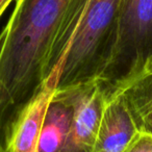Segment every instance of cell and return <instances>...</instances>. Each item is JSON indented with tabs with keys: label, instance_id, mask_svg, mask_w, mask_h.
Returning <instances> with one entry per match:
<instances>
[{
	"label": "cell",
	"instance_id": "7",
	"mask_svg": "<svg viewBox=\"0 0 152 152\" xmlns=\"http://www.w3.org/2000/svg\"><path fill=\"white\" fill-rule=\"evenodd\" d=\"M59 69L53 73L43 91L28 106L14 128L3 152H37L41 124L56 85Z\"/></svg>",
	"mask_w": 152,
	"mask_h": 152
},
{
	"label": "cell",
	"instance_id": "10",
	"mask_svg": "<svg viewBox=\"0 0 152 152\" xmlns=\"http://www.w3.org/2000/svg\"><path fill=\"white\" fill-rule=\"evenodd\" d=\"M12 1H14V0H0V17L2 16V14L4 13V11L7 9V7Z\"/></svg>",
	"mask_w": 152,
	"mask_h": 152
},
{
	"label": "cell",
	"instance_id": "6",
	"mask_svg": "<svg viewBox=\"0 0 152 152\" xmlns=\"http://www.w3.org/2000/svg\"><path fill=\"white\" fill-rule=\"evenodd\" d=\"M78 89L54 91L45 110L37 152H59L73 122Z\"/></svg>",
	"mask_w": 152,
	"mask_h": 152
},
{
	"label": "cell",
	"instance_id": "4",
	"mask_svg": "<svg viewBox=\"0 0 152 152\" xmlns=\"http://www.w3.org/2000/svg\"><path fill=\"white\" fill-rule=\"evenodd\" d=\"M98 81L78 89L73 122L59 152H93L98 125L106 104Z\"/></svg>",
	"mask_w": 152,
	"mask_h": 152
},
{
	"label": "cell",
	"instance_id": "5",
	"mask_svg": "<svg viewBox=\"0 0 152 152\" xmlns=\"http://www.w3.org/2000/svg\"><path fill=\"white\" fill-rule=\"evenodd\" d=\"M139 132L122 93L106 102L98 125L93 152H123Z\"/></svg>",
	"mask_w": 152,
	"mask_h": 152
},
{
	"label": "cell",
	"instance_id": "8",
	"mask_svg": "<svg viewBox=\"0 0 152 152\" xmlns=\"http://www.w3.org/2000/svg\"><path fill=\"white\" fill-rule=\"evenodd\" d=\"M121 93L124 95L139 131L152 134V72L141 76Z\"/></svg>",
	"mask_w": 152,
	"mask_h": 152
},
{
	"label": "cell",
	"instance_id": "1",
	"mask_svg": "<svg viewBox=\"0 0 152 152\" xmlns=\"http://www.w3.org/2000/svg\"><path fill=\"white\" fill-rule=\"evenodd\" d=\"M89 0H16L0 31V145L61 67Z\"/></svg>",
	"mask_w": 152,
	"mask_h": 152
},
{
	"label": "cell",
	"instance_id": "2",
	"mask_svg": "<svg viewBox=\"0 0 152 152\" xmlns=\"http://www.w3.org/2000/svg\"><path fill=\"white\" fill-rule=\"evenodd\" d=\"M122 0H89L64 57L54 91L87 86L98 79L113 51Z\"/></svg>",
	"mask_w": 152,
	"mask_h": 152
},
{
	"label": "cell",
	"instance_id": "3",
	"mask_svg": "<svg viewBox=\"0 0 152 152\" xmlns=\"http://www.w3.org/2000/svg\"><path fill=\"white\" fill-rule=\"evenodd\" d=\"M152 72V0H122L115 45L97 81L106 101Z\"/></svg>",
	"mask_w": 152,
	"mask_h": 152
},
{
	"label": "cell",
	"instance_id": "9",
	"mask_svg": "<svg viewBox=\"0 0 152 152\" xmlns=\"http://www.w3.org/2000/svg\"><path fill=\"white\" fill-rule=\"evenodd\" d=\"M123 152H152V134L139 131Z\"/></svg>",
	"mask_w": 152,
	"mask_h": 152
}]
</instances>
